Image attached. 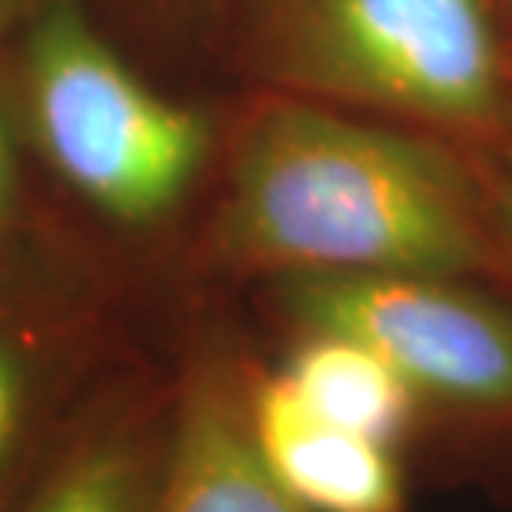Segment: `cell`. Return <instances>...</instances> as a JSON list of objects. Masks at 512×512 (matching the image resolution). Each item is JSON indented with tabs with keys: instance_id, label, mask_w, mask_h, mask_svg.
I'll return each mask as SVG.
<instances>
[{
	"instance_id": "obj_8",
	"label": "cell",
	"mask_w": 512,
	"mask_h": 512,
	"mask_svg": "<svg viewBox=\"0 0 512 512\" xmlns=\"http://www.w3.org/2000/svg\"><path fill=\"white\" fill-rule=\"evenodd\" d=\"M248 420L271 476L311 512H403L390 446L321 417L281 370L248 380Z\"/></svg>"
},
{
	"instance_id": "obj_13",
	"label": "cell",
	"mask_w": 512,
	"mask_h": 512,
	"mask_svg": "<svg viewBox=\"0 0 512 512\" xmlns=\"http://www.w3.org/2000/svg\"><path fill=\"white\" fill-rule=\"evenodd\" d=\"M503 4H506V7H509V10H512V0H503Z\"/></svg>"
},
{
	"instance_id": "obj_10",
	"label": "cell",
	"mask_w": 512,
	"mask_h": 512,
	"mask_svg": "<svg viewBox=\"0 0 512 512\" xmlns=\"http://www.w3.org/2000/svg\"><path fill=\"white\" fill-rule=\"evenodd\" d=\"M27 136L10 93L4 47H0V285L70 288L60 258L37 212L27 176Z\"/></svg>"
},
{
	"instance_id": "obj_7",
	"label": "cell",
	"mask_w": 512,
	"mask_h": 512,
	"mask_svg": "<svg viewBox=\"0 0 512 512\" xmlns=\"http://www.w3.org/2000/svg\"><path fill=\"white\" fill-rule=\"evenodd\" d=\"M172 394H110L76 410L17 512H159Z\"/></svg>"
},
{
	"instance_id": "obj_2",
	"label": "cell",
	"mask_w": 512,
	"mask_h": 512,
	"mask_svg": "<svg viewBox=\"0 0 512 512\" xmlns=\"http://www.w3.org/2000/svg\"><path fill=\"white\" fill-rule=\"evenodd\" d=\"M496 0H268L255 63L275 93L440 139L512 126V47Z\"/></svg>"
},
{
	"instance_id": "obj_12",
	"label": "cell",
	"mask_w": 512,
	"mask_h": 512,
	"mask_svg": "<svg viewBox=\"0 0 512 512\" xmlns=\"http://www.w3.org/2000/svg\"><path fill=\"white\" fill-rule=\"evenodd\" d=\"M37 0H0V47H7L10 34L20 27L30 10H34Z\"/></svg>"
},
{
	"instance_id": "obj_11",
	"label": "cell",
	"mask_w": 512,
	"mask_h": 512,
	"mask_svg": "<svg viewBox=\"0 0 512 512\" xmlns=\"http://www.w3.org/2000/svg\"><path fill=\"white\" fill-rule=\"evenodd\" d=\"M486 199H489V225H493L499 255L512 265V176H503L496 185H489Z\"/></svg>"
},
{
	"instance_id": "obj_5",
	"label": "cell",
	"mask_w": 512,
	"mask_h": 512,
	"mask_svg": "<svg viewBox=\"0 0 512 512\" xmlns=\"http://www.w3.org/2000/svg\"><path fill=\"white\" fill-rule=\"evenodd\" d=\"M86 318L73 288L0 285V512H17L76 410Z\"/></svg>"
},
{
	"instance_id": "obj_3",
	"label": "cell",
	"mask_w": 512,
	"mask_h": 512,
	"mask_svg": "<svg viewBox=\"0 0 512 512\" xmlns=\"http://www.w3.org/2000/svg\"><path fill=\"white\" fill-rule=\"evenodd\" d=\"M30 152L126 232L166 225L202 179L209 119L149 86L80 0H37L4 47Z\"/></svg>"
},
{
	"instance_id": "obj_4",
	"label": "cell",
	"mask_w": 512,
	"mask_h": 512,
	"mask_svg": "<svg viewBox=\"0 0 512 512\" xmlns=\"http://www.w3.org/2000/svg\"><path fill=\"white\" fill-rule=\"evenodd\" d=\"M278 311L301 334L367 344L423 400L512 417V311L453 275H285Z\"/></svg>"
},
{
	"instance_id": "obj_9",
	"label": "cell",
	"mask_w": 512,
	"mask_h": 512,
	"mask_svg": "<svg viewBox=\"0 0 512 512\" xmlns=\"http://www.w3.org/2000/svg\"><path fill=\"white\" fill-rule=\"evenodd\" d=\"M281 374L321 417L387 446L420 400L377 351L341 334H301Z\"/></svg>"
},
{
	"instance_id": "obj_1",
	"label": "cell",
	"mask_w": 512,
	"mask_h": 512,
	"mask_svg": "<svg viewBox=\"0 0 512 512\" xmlns=\"http://www.w3.org/2000/svg\"><path fill=\"white\" fill-rule=\"evenodd\" d=\"M212 248L271 278H476L503 261L486 192L446 139L291 93L238 126Z\"/></svg>"
},
{
	"instance_id": "obj_6",
	"label": "cell",
	"mask_w": 512,
	"mask_h": 512,
	"mask_svg": "<svg viewBox=\"0 0 512 512\" xmlns=\"http://www.w3.org/2000/svg\"><path fill=\"white\" fill-rule=\"evenodd\" d=\"M159 512H311L261 460L248 420V374L225 351L192 361L172 390Z\"/></svg>"
}]
</instances>
